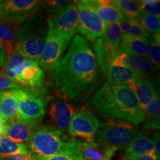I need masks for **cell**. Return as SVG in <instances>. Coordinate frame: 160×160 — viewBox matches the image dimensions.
<instances>
[{
	"label": "cell",
	"mask_w": 160,
	"mask_h": 160,
	"mask_svg": "<svg viewBox=\"0 0 160 160\" xmlns=\"http://www.w3.org/2000/svg\"><path fill=\"white\" fill-rule=\"evenodd\" d=\"M52 71L55 85L65 97L75 102L91 95L99 79L95 53L85 38L76 35L68 51Z\"/></svg>",
	"instance_id": "6da1fadb"
},
{
	"label": "cell",
	"mask_w": 160,
	"mask_h": 160,
	"mask_svg": "<svg viewBox=\"0 0 160 160\" xmlns=\"http://www.w3.org/2000/svg\"><path fill=\"white\" fill-rule=\"evenodd\" d=\"M88 104L103 119L122 121L133 125L143 121L142 111L137 97L126 85L105 82Z\"/></svg>",
	"instance_id": "7a4b0ae2"
},
{
	"label": "cell",
	"mask_w": 160,
	"mask_h": 160,
	"mask_svg": "<svg viewBox=\"0 0 160 160\" xmlns=\"http://www.w3.org/2000/svg\"><path fill=\"white\" fill-rule=\"evenodd\" d=\"M48 32V18L36 13L18 28L16 50L24 57L39 64Z\"/></svg>",
	"instance_id": "3957f363"
},
{
	"label": "cell",
	"mask_w": 160,
	"mask_h": 160,
	"mask_svg": "<svg viewBox=\"0 0 160 160\" xmlns=\"http://www.w3.org/2000/svg\"><path fill=\"white\" fill-rule=\"evenodd\" d=\"M142 130L122 121L109 120L100 123L96 133L97 142L105 148L115 152L126 148Z\"/></svg>",
	"instance_id": "277c9868"
},
{
	"label": "cell",
	"mask_w": 160,
	"mask_h": 160,
	"mask_svg": "<svg viewBox=\"0 0 160 160\" xmlns=\"http://www.w3.org/2000/svg\"><path fill=\"white\" fill-rule=\"evenodd\" d=\"M71 143L72 138L68 139L62 131L46 127L37 129L26 145L33 154L39 157H50L67 150Z\"/></svg>",
	"instance_id": "5b68a950"
},
{
	"label": "cell",
	"mask_w": 160,
	"mask_h": 160,
	"mask_svg": "<svg viewBox=\"0 0 160 160\" xmlns=\"http://www.w3.org/2000/svg\"><path fill=\"white\" fill-rule=\"evenodd\" d=\"M17 101L20 119L39 122L45 116L46 104L44 98L26 88L12 90Z\"/></svg>",
	"instance_id": "8992f818"
},
{
	"label": "cell",
	"mask_w": 160,
	"mask_h": 160,
	"mask_svg": "<svg viewBox=\"0 0 160 160\" xmlns=\"http://www.w3.org/2000/svg\"><path fill=\"white\" fill-rule=\"evenodd\" d=\"M78 23L79 15L75 2H71L62 8L50 11L48 17V28L69 39L77 33Z\"/></svg>",
	"instance_id": "52a82bcc"
},
{
	"label": "cell",
	"mask_w": 160,
	"mask_h": 160,
	"mask_svg": "<svg viewBox=\"0 0 160 160\" xmlns=\"http://www.w3.org/2000/svg\"><path fill=\"white\" fill-rule=\"evenodd\" d=\"M99 125L94 113L87 108H82L73 114L68 131L73 138L79 137L86 142H93Z\"/></svg>",
	"instance_id": "ba28073f"
},
{
	"label": "cell",
	"mask_w": 160,
	"mask_h": 160,
	"mask_svg": "<svg viewBox=\"0 0 160 160\" xmlns=\"http://www.w3.org/2000/svg\"><path fill=\"white\" fill-rule=\"evenodd\" d=\"M77 6L79 15L77 31L91 42L102 37L107 23L100 19L85 1L78 2Z\"/></svg>",
	"instance_id": "9c48e42d"
},
{
	"label": "cell",
	"mask_w": 160,
	"mask_h": 160,
	"mask_svg": "<svg viewBox=\"0 0 160 160\" xmlns=\"http://www.w3.org/2000/svg\"><path fill=\"white\" fill-rule=\"evenodd\" d=\"M43 1L7 0L0 1V18L10 19L21 25L39 11Z\"/></svg>",
	"instance_id": "30bf717a"
},
{
	"label": "cell",
	"mask_w": 160,
	"mask_h": 160,
	"mask_svg": "<svg viewBox=\"0 0 160 160\" xmlns=\"http://www.w3.org/2000/svg\"><path fill=\"white\" fill-rule=\"evenodd\" d=\"M71 39L48 28L47 39L39 65L46 69L52 70L60 62L68 48Z\"/></svg>",
	"instance_id": "8fae6325"
},
{
	"label": "cell",
	"mask_w": 160,
	"mask_h": 160,
	"mask_svg": "<svg viewBox=\"0 0 160 160\" xmlns=\"http://www.w3.org/2000/svg\"><path fill=\"white\" fill-rule=\"evenodd\" d=\"M16 77L20 87L39 88L43 85L45 73L39 63L28 59L17 70Z\"/></svg>",
	"instance_id": "7c38bea8"
},
{
	"label": "cell",
	"mask_w": 160,
	"mask_h": 160,
	"mask_svg": "<svg viewBox=\"0 0 160 160\" xmlns=\"http://www.w3.org/2000/svg\"><path fill=\"white\" fill-rule=\"evenodd\" d=\"M112 65L127 68L146 78L151 77L157 68L151 63L148 57H137L124 52L113 60Z\"/></svg>",
	"instance_id": "4fadbf2b"
},
{
	"label": "cell",
	"mask_w": 160,
	"mask_h": 160,
	"mask_svg": "<svg viewBox=\"0 0 160 160\" xmlns=\"http://www.w3.org/2000/svg\"><path fill=\"white\" fill-rule=\"evenodd\" d=\"M39 122L17 119L5 124V137L17 143L24 144L28 141L38 129Z\"/></svg>",
	"instance_id": "5bb4252c"
},
{
	"label": "cell",
	"mask_w": 160,
	"mask_h": 160,
	"mask_svg": "<svg viewBox=\"0 0 160 160\" xmlns=\"http://www.w3.org/2000/svg\"><path fill=\"white\" fill-rule=\"evenodd\" d=\"M85 2L105 23L119 22L127 17L109 0H86Z\"/></svg>",
	"instance_id": "9a60e30c"
},
{
	"label": "cell",
	"mask_w": 160,
	"mask_h": 160,
	"mask_svg": "<svg viewBox=\"0 0 160 160\" xmlns=\"http://www.w3.org/2000/svg\"><path fill=\"white\" fill-rule=\"evenodd\" d=\"M128 86L135 93L142 111L151 102V100L159 96V91H157L154 84L145 77L133 80Z\"/></svg>",
	"instance_id": "2e32d148"
},
{
	"label": "cell",
	"mask_w": 160,
	"mask_h": 160,
	"mask_svg": "<svg viewBox=\"0 0 160 160\" xmlns=\"http://www.w3.org/2000/svg\"><path fill=\"white\" fill-rule=\"evenodd\" d=\"M74 111V107L71 104L64 100H56L50 108L49 114L58 129L63 132L68 130Z\"/></svg>",
	"instance_id": "e0dca14e"
},
{
	"label": "cell",
	"mask_w": 160,
	"mask_h": 160,
	"mask_svg": "<svg viewBox=\"0 0 160 160\" xmlns=\"http://www.w3.org/2000/svg\"><path fill=\"white\" fill-rule=\"evenodd\" d=\"M77 152L83 160H111L114 152L95 142H86L77 139Z\"/></svg>",
	"instance_id": "ac0fdd59"
},
{
	"label": "cell",
	"mask_w": 160,
	"mask_h": 160,
	"mask_svg": "<svg viewBox=\"0 0 160 160\" xmlns=\"http://www.w3.org/2000/svg\"><path fill=\"white\" fill-rule=\"evenodd\" d=\"M19 25L10 19L0 18V41L5 48L6 58L16 51L17 31Z\"/></svg>",
	"instance_id": "d6986e66"
},
{
	"label": "cell",
	"mask_w": 160,
	"mask_h": 160,
	"mask_svg": "<svg viewBox=\"0 0 160 160\" xmlns=\"http://www.w3.org/2000/svg\"><path fill=\"white\" fill-rule=\"evenodd\" d=\"M154 152V143L151 137L142 131L126 148L124 159H129L137 156Z\"/></svg>",
	"instance_id": "ffe728a7"
},
{
	"label": "cell",
	"mask_w": 160,
	"mask_h": 160,
	"mask_svg": "<svg viewBox=\"0 0 160 160\" xmlns=\"http://www.w3.org/2000/svg\"><path fill=\"white\" fill-rule=\"evenodd\" d=\"M151 39L134 37L123 34L122 37L121 48L124 53L139 57H148Z\"/></svg>",
	"instance_id": "44dd1931"
},
{
	"label": "cell",
	"mask_w": 160,
	"mask_h": 160,
	"mask_svg": "<svg viewBox=\"0 0 160 160\" xmlns=\"http://www.w3.org/2000/svg\"><path fill=\"white\" fill-rule=\"evenodd\" d=\"M105 82L111 85H128L133 80L143 77L137 72L122 66L111 65L106 73Z\"/></svg>",
	"instance_id": "7402d4cb"
},
{
	"label": "cell",
	"mask_w": 160,
	"mask_h": 160,
	"mask_svg": "<svg viewBox=\"0 0 160 160\" xmlns=\"http://www.w3.org/2000/svg\"><path fill=\"white\" fill-rule=\"evenodd\" d=\"M122 33L120 29L119 22L107 23L105 31L102 36V39L108 46L114 56V59L122 53L121 48V42Z\"/></svg>",
	"instance_id": "603a6c76"
},
{
	"label": "cell",
	"mask_w": 160,
	"mask_h": 160,
	"mask_svg": "<svg viewBox=\"0 0 160 160\" xmlns=\"http://www.w3.org/2000/svg\"><path fill=\"white\" fill-rule=\"evenodd\" d=\"M0 106L5 124L20 119L17 101L13 94L12 90L2 92L0 96Z\"/></svg>",
	"instance_id": "cb8c5ba5"
},
{
	"label": "cell",
	"mask_w": 160,
	"mask_h": 160,
	"mask_svg": "<svg viewBox=\"0 0 160 160\" xmlns=\"http://www.w3.org/2000/svg\"><path fill=\"white\" fill-rule=\"evenodd\" d=\"M159 96L156 97L142 111L143 128L147 130H159Z\"/></svg>",
	"instance_id": "d4e9b609"
},
{
	"label": "cell",
	"mask_w": 160,
	"mask_h": 160,
	"mask_svg": "<svg viewBox=\"0 0 160 160\" xmlns=\"http://www.w3.org/2000/svg\"><path fill=\"white\" fill-rule=\"evenodd\" d=\"M94 50L96 52V59L99 68L104 74L106 75L110 67L112 65L114 56L108 46L104 42L102 38H99L96 40Z\"/></svg>",
	"instance_id": "484cf974"
},
{
	"label": "cell",
	"mask_w": 160,
	"mask_h": 160,
	"mask_svg": "<svg viewBox=\"0 0 160 160\" xmlns=\"http://www.w3.org/2000/svg\"><path fill=\"white\" fill-rule=\"evenodd\" d=\"M31 153L25 144L17 143L6 137H0V159Z\"/></svg>",
	"instance_id": "4316f807"
},
{
	"label": "cell",
	"mask_w": 160,
	"mask_h": 160,
	"mask_svg": "<svg viewBox=\"0 0 160 160\" xmlns=\"http://www.w3.org/2000/svg\"><path fill=\"white\" fill-rule=\"evenodd\" d=\"M112 3L119 10L127 19L139 22L143 14L138 1L131 0H113Z\"/></svg>",
	"instance_id": "83f0119b"
},
{
	"label": "cell",
	"mask_w": 160,
	"mask_h": 160,
	"mask_svg": "<svg viewBox=\"0 0 160 160\" xmlns=\"http://www.w3.org/2000/svg\"><path fill=\"white\" fill-rule=\"evenodd\" d=\"M27 58L24 57L21 53H19L17 50L13 51L9 57L6 58V60L4 64L3 69L1 70L2 72L11 81L14 82L17 84V79L16 77V71L19 68L20 65L22 64ZM18 85V84H17Z\"/></svg>",
	"instance_id": "f1b7e54d"
},
{
	"label": "cell",
	"mask_w": 160,
	"mask_h": 160,
	"mask_svg": "<svg viewBox=\"0 0 160 160\" xmlns=\"http://www.w3.org/2000/svg\"><path fill=\"white\" fill-rule=\"evenodd\" d=\"M119 24L120 29L122 32H124V34L149 39L152 38V34L144 28L139 22L127 19L120 21Z\"/></svg>",
	"instance_id": "f546056e"
},
{
	"label": "cell",
	"mask_w": 160,
	"mask_h": 160,
	"mask_svg": "<svg viewBox=\"0 0 160 160\" xmlns=\"http://www.w3.org/2000/svg\"><path fill=\"white\" fill-rule=\"evenodd\" d=\"M77 139L72 137V143L67 150L50 157H39L35 155L36 160H83L77 152Z\"/></svg>",
	"instance_id": "4dcf8cb0"
},
{
	"label": "cell",
	"mask_w": 160,
	"mask_h": 160,
	"mask_svg": "<svg viewBox=\"0 0 160 160\" xmlns=\"http://www.w3.org/2000/svg\"><path fill=\"white\" fill-rule=\"evenodd\" d=\"M139 22L143 26L148 32L157 33H159L160 29V21L159 18L153 17V16L143 15L139 20Z\"/></svg>",
	"instance_id": "1f68e13d"
},
{
	"label": "cell",
	"mask_w": 160,
	"mask_h": 160,
	"mask_svg": "<svg viewBox=\"0 0 160 160\" xmlns=\"http://www.w3.org/2000/svg\"><path fill=\"white\" fill-rule=\"evenodd\" d=\"M148 58L153 65L159 66L160 64V45L159 44L151 41L148 48Z\"/></svg>",
	"instance_id": "d6a6232c"
},
{
	"label": "cell",
	"mask_w": 160,
	"mask_h": 160,
	"mask_svg": "<svg viewBox=\"0 0 160 160\" xmlns=\"http://www.w3.org/2000/svg\"><path fill=\"white\" fill-rule=\"evenodd\" d=\"M139 5L140 9H141L142 13L143 15L147 16H153V17L159 18L160 17V2L158 0L157 3L153 4L151 5H143V4L140 3L139 1Z\"/></svg>",
	"instance_id": "836d02e7"
},
{
	"label": "cell",
	"mask_w": 160,
	"mask_h": 160,
	"mask_svg": "<svg viewBox=\"0 0 160 160\" xmlns=\"http://www.w3.org/2000/svg\"><path fill=\"white\" fill-rule=\"evenodd\" d=\"M20 86L9 79L0 70V91H7L20 88Z\"/></svg>",
	"instance_id": "e575fe53"
},
{
	"label": "cell",
	"mask_w": 160,
	"mask_h": 160,
	"mask_svg": "<svg viewBox=\"0 0 160 160\" xmlns=\"http://www.w3.org/2000/svg\"><path fill=\"white\" fill-rule=\"evenodd\" d=\"M153 143H154V153L157 156V159H160V137H159V131H156L153 133Z\"/></svg>",
	"instance_id": "d590c367"
},
{
	"label": "cell",
	"mask_w": 160,
	"mask_h": 160,
	"mask_svg": "<svg viewBox=\"0 0 160 160\" xmlns=\"http://www.w3.org/2000/svg\"><path fill=\"white\" fill-rule=\"evenodd\" d=\"M124 160H158V159L154 152H151V153H145V154L137 156V157L129 158V159H124Z\"/></svg>",
	"instance_id": "8d00e7d4"
},
{
	"label": "cell",
	"mask_w": 160,
	"mask_h": 160,
	"mask_svg": "<svg viewBox=\"0 0 160 160\" xmlns=\"http://www.w3.org/2000/svg\"><path fill=\"white\" fill-rule=\"evenodd\" d=\"M9 160H36L35 155L30 153L25 155H16L10 157Z\"/></svg>",
	"instance_id": "74e56055"
},
{
	"label": "cell",
	"mask_w": 160,
	"mask_h": 160,
	"mask_svg": "<svg viewBox=\"0 0 160 160\" xmlns=\"http://www.w3.org/2000/svg\"><path fill=\"white\" fill-rule=\"evenodd\" d=\"M5 58H6V53L5 48H4L3 44L2 43V42L0 41V69L2 68L5 62Z\"/></svg>",
	"instance_id": "f35d334b"
},
{
	"label": "cell",
	"mask_w": 160,
	"mask_h": 160,
	"mask_svg": "<svg viewBox=\"0 0 160 160\" xmlns=\"http://www.w3.org/2000/svg\"><path fill=\"white\" fill-rule=\"evenodd\" d=\"M157 0H142V1H139V2L143 4V5H153V4L157 3Z\"/></svg>",
	"instance_id": "ab89813d"
},
{
	"label": "cell",
	"mask_w": 160,
	"mask_h": 160,
	"mask_svg": "<svg viewBox=\"0 0 160 160\" xmlns=\"http://www.w3.org/2000/svg\"><path fill=\"white\" fill-rule=\"evenodd\" d=\"M159 35H160L159 33H154V34L152 35V39H153V41L154 42H156V43L159 44V43H160Z\"/></svg>",
	"instance_id": "60d3db41"
},
{
	"label": "cell",
	"mask_w": 160,
	"mask_h": 160,
	"mask_svg": "<svg viewBox=\"0 0 160 160\" xmlns=\"http://www.w3.org/2000/svg\"><path fill=\"white\" fill-rule=\"evenodd\" d=\"M5 124L0 123V137H5Z\"/></svg>",
	"instance_id": "b9f144b4"
},
{
	"label": "cell",
	"mask_w": 160,
	"mask_h": 160,
	"mask_svg": "<svg viewBox=\"0 0 160 160\" xmlns=\"http://www.w3.org/2000/svg\"><path fill=\"white\" fill-rule=\"evenodd\" d=\"M2 92H0V96L2 94ZM0 123L1 124H5V120L3 119V117H2V111H1V106H0Z\"/></svg>",
	"instance_id": "7bdbcfd3"
},
{
	"label": "cell",
	"mask_w": 160,
	"mask_h": 160,
	"mask_svg": "<svg viewBox=\"0 0 160 160\" xmlns=\"http://www.w3.org/2000/svg\"><path fill=\"white\" fill-rule=\"evenodd\" d=\"M0 160H2V159H0Z\"/></svg>",
	"instance_id": "ee69618b"
},
{
	"label": "cell",
	"mask_w": 160,
	"mask_h": 160,
	"mask_svg": "<svg viewBox=\"0 0 160 160\" xmlns=\"http://www.w3.org/2000/svg\"><path fill=\"white\" fill-rule=\"evenodd\" d=\"M0 92H1V91H0Z\"/></svg>",
	"instance_id": "f6af8a7d"
}]
</instances>
